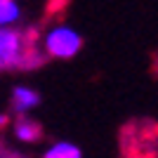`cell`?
<instances>
[{
  "label": "cell",
  "instance_id": "1",
  "mask_svg": "<svg viewBox=\"0 0 158 158\" xmlns=\"http://www.w3.org/2000/svg\"><path fill=\"white\" fill-rule=\"evenodd\" d=\"M123 158H158V123L149 118L130 120L118 137Z\"/></svg>",
  "mask_w": 158,
  "mask_h": 158
},
{
  "label": "cell",
  "instance_id": "2",
  "mask_svg": "<svg viewBox=\"0 0 158 158\" xmlns=\"http://www.w3.org/2000/svg\"><path fill=\"white\" fill-rule=\"evenodd\" d=\"M45 47H47V54L54 57V59H69V57L80 52L83 38H80L76 31L61 26V28L50 31V35H47V40H45Z\"/></svg>",
  "mask_w": 158,
  "mask_h": 158
},
{
  "label": "cell",
  "instance_id": "3",
  "mask_svg": "<svg viewBox=\"0 0 158 158\" xmlns=\"http://www.w3.org/2000/svg\"><path fill=\"white\" fill-rule=\"evenodd\" d=\"M21 47H24L21 28H0V71L17 69Z\"/></svg>",
  "mask_w": 158,
  "mask_h": 158
},
{
  "label": "cell",
  "instance_id": "4",
  "mask_svg": "<svg viewBox=\"0 0 158 158\" xmlns=\"http://www.w3.org/2000/svg\"><path fill=\"white\" fill-rule=\"evenodd\" d=\"M14 135L21 142H28V144H35L45 137V127L40 125L35 118H28L24 113H17L14 116Z\"/></svg>",
  "mask_w": 158,
  "mask_h": 158
},
{
  "label": "cell",
  "instance_id": "5",
  "mask_svg": "<svg viewBox=\"0 0 158 158\" xmlns=\"http://www.w3.org/2000/svg\"><path fill=\"white\" fill-rule=\"evenodd\" d=\"M12 111L14 113H26L28 109L40 104V94L31 87H14L12 90Z\"/></svg>",
  "mask_w": 158,
  "mask_h": 158
},
{
  "label": "cell",
  "instance_id": "6",
  "mask_svg": "<svg viewBox=\"0 0 158 158\" xmlns=\"http://www.w3.org/2000/svg\"><path fill=\"white\" fill-rule=\"evenodd\" d=\"M47 61V54L40 52L38 45H24L21 47V54L17 59V69L19 71H35Z\"/></svg>",
  "mask_w": 158,
  "mask_h": 158
},
{
  "label": "cell",
  "instance_id": "7",
  "mask_svg": "<svg viewBox=\"0 0 158 158\" xmlns=\"http://www.w3.org/2000/svg\"><path fill=\"white\" fill-rule=\"evenodd\" d=\"M43 158H80V149L73 144H66V142H59L52 149H47Z\"/></svg>",
  "mask_w": 158,
  "mask_h": 158
},
{
  "label": "cell",
  "instance_id": "8",
  "mask_svg": "<svg viewBox=\"0 0 158 158\" xmlns=\"http://www.w3.org/2000/svg\"><path fill=\"white\" fill-rule=\"evenodd\" d=\"M19 17L17 0H0V24H10Z\"/></svg>",
  "mask_w": 158,
  "mask_h": 158
},
{
  "label": "cell",
  "instance_id": "9",
  "mask_svg": "<svg viewBox=\"0 0 158 158\" xmlns=\"http://www.w3.org/2000/svg\"><path fill=\"white\" fill-rule=\"evenodd\" d=\"M7 125H10V116H5V113H0V132L5 130Z\"/></svg>",
  "mask_w": 158,
  "mask_h": 158
},
{
  "label": "cell",
  "instance_id": "10",
  "mask_svg": "<svg viewBox=\"0 0 158 158\" xmlns=\"http://www.w3.org/2000/svg\"><path fill=\"white\" fill-rule=\"evenodd\" d=\"M10 158H26V156H21V153H17V151H14V153H12Z\"/></svg>",
  "mask_w": 158,
  "mask_h": 158
}]
</instances>
